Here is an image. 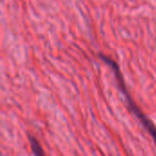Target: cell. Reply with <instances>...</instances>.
Wrapping results in <instances>:
<instances>
[{
  "label": "cell",
  "mask_w": 156,
  "mask_h": 156,
  "mask_svg": "<svg viewBox=\"0 0 156 156\" xmlns=\"http://www.w3.org/2000/svg\"><path fill=\"white\" fill-rule=\"evenodd\" d=\"M100 58L106 63L108 64L109 66H111V68L112 69V70L114 71V74H115V77L116 79L118 80V85H119V88L122 90V93L124 94V96L126 97V101L128 102V105L130 107V109L132 110L133 113L136 115V117L139 119V121L142 122V124L144 126V128L148 131V133L152 135L154 143L156 144V127L154 126V124L144 114V112L140 110V108L136 105V103L133 101V99L131 98L130 94L128 93L127 91V89H126V86L124 84V80L122 76V73L119 69V67H118V64L112 60V58H110L109 57H106L102 54H100L99 55Z\"/></svg>",
  "instance_id": "obj_1"
},
{
  "label": "cell",
  "mask_w": 156,
  "mask_h": 156,
  "mask_svg": "<svg viewBox=\"0 0 156 156\" xmlns=\"http://www.w3.org/2000/svg\"><path fill=\"white\" fill-rule=\"evenodd\" d=\"M28 140H29L30 147H31V150H32L33 154H36V155H43L44 152H43L39 143L37 142V140L35 139L32 136H28Z\"/></svg>",
  "instance_id": "obj_2"
}]
</instances>
